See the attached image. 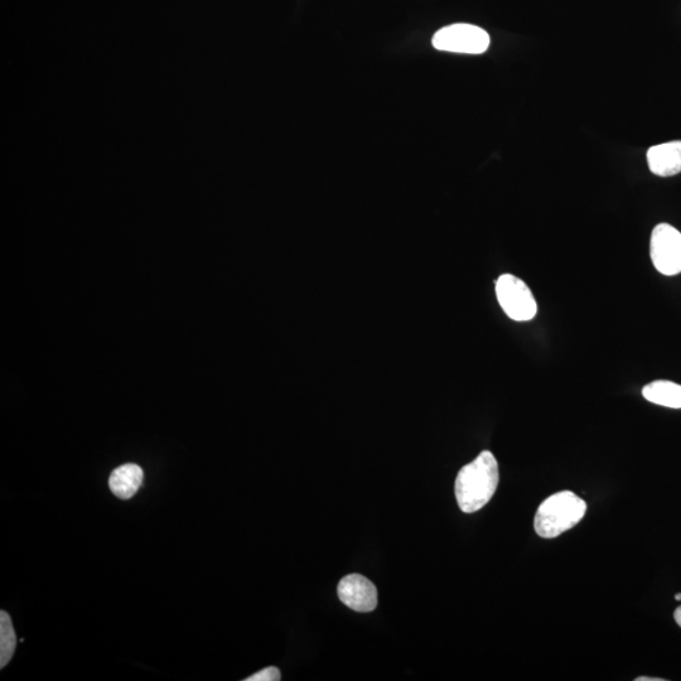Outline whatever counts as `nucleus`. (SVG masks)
<instances>
[{
    "instance_id": "obj_1",
    "label": "nucleus",
    "mask_w": 681,
    "mask_h": 681,
    "mask_svg": "<svg viewBox=\"0 0 681 681\" xmlns=\"http://www.w3.org/2000/svg\"><path fill=\"white\" fill-rule=\"evenodd\" d=\"M499 480V463L490 451L481 452L463 467L456 480V499L463 513H477L489 504Z\"/></svg>"
},
{
    "instance_id": "obj_2",
    "label": "nucleus",
    "mask_w": 681,
    "mask_h": 681,
    "mask_svg": "<svg viewBox=\"0 0 681 681\" xmlns=\"http://www.w3.org/2000/svg\"><path fill=\"white\" fill-rule=\"evenodd\" d=\"M587 504L571 491H562L548 497L536 511V534L553 539L571 530L584 518Z\"/></svg>"
},
{
    "instance_id": "obj_3",
    "label": "nucleus",
    "mask_w": 681,
    "mask_h": 681,
    "mask_svg": "<svg viewBox=\"0 0 681 681\" xmlns=\"http://www.w3.org/2000/svg\"><path fill=\"white\" fill-rule=\"evenodd\" d=\"M496 296L506 316L513 321L528 322L538 313V304L528 284L513 274L497 279Z\"/></svg>"
},
{
    "instance_id": "obj_4",
    "label": "nucleus",
    "mask_w": 681,
    "mask_h": 681,
    "mask_svg": "<svg viewBox=\"0 0 681 681\" xmlns=\"http://www.w3.org/2000/svg\"><path fill=\"white\" fill-rule=\"evenodd\" d=\"M490 36L482 28L468 23L443 27L433 36V47L438 51L481 55L489 50Z\"/></svg>"
},
{
    "instance_id": "obj_5",
    "label": "nucleus",
    "mask_w": 681,
    "mask_h": 681,
    "mask_svg": "<svg viewBox=\"0 0 681 681\" xmlns=\"http://www.w3.org/2000/svg\"><path fill=\"white\" fill-rule=\"evenodd\" d=\"M652 264L659 273L673 277L681 273V233L674 226L660 224L652 230Z\"/></svg>"
},
{
    "instance_id": "obj_6",
    "label": "nucleus",
    "mask_w": 681,
    "mask_h": 681,
    "mask_svg": "<svg viewBox=\"0 0 681 681\" xmlns=\"http://www.w3.org/2000/svg\"><path fill=\"white\" fill-rule=\"evenodd\" d=\"M337 592L341 602L356 612H371L378 606V589L361 574H350L342 578Z\"/></svg>"
},
{
    "instance_id": "obj_7",
    "label": "nucleus",
    "mask_w": 681,
    "mask_h": 681,
    "mask_svg": "<svg viewBox=\"0 0 681 681\" xmlns=\"http://www.w3.org/2000/svg\"><path fill=\"white\" fill-rule=\"evenodd\" d=\"M647 163L656 176L678 175L681 172V140L651 147L647 151Z\"/></svg>"
},
{
    "instance_id": "obj_8",
    "label": "nucleus",
    "mask_w": 681,
    "mask_h": 681,
    "mask_svg": "<svg viewBox=\"0 0 681 681\" xmlns=\"http://www.w3.org/2000/svg\"><path fill=\"white\" fill-rule=\"evenodd\" d=\"M144 473L142 468L134 463H127L114 470L109 478L111 492L119 499L127 500L137 494L143 484Z\"/></svg>"
},
{
    "instance_id": "obj_9",
    "label": "nucleus",
    "mask_w": 681,
    "mask_h": 681,
    "mask_svg": "<svg viewBox=\"0 0 681 681\" xmlns=\"http://www.w3.org/2000/svg\"><path fill=\"white\" fill-rule=\"evenodd\" d=\"M642 395L650 403L671 409H681V385L673 381L656 380L642 389Z\"/></svg>"
},
{
    "instance_id": "obj_10",
    "label": "nucleus",
    "mask_w": 681,
    "mask_h": 681,
    "mask_svg": "<svg viewBox=\"0 0 681 681\" xmlns=\"http://www.w3.org/2000/svg\"><path fill=\"white\" fill-rule=\"evenodd\" d=\"M17 647L16 631L11 617L6 611L0 612V668L4 669L11 661Z\"/></svg>"
},
{
    "instance_id": "obj_11",
    "label": "nucleus",
    "mask_w": 681,
    "mask_h": 681,
    "mask_svg": "<svg viewBox=\"0 0 681 681\" xmlns=\"http://www.w3.org/2000/svg\"><path fill=\"white\" fill-rule=\"evenodd\" d=\"M280 679H282L280 670L275 668V666H269V668H265L262 671H259V673L249 676L245 681H279Z\"/></svg>"
},
{
    "instance_id": "obj_12",
    "label": "nucleus",
    "mask_w": 681,
    "mask_h": 681,
    "mask_svg": "<svg viewBox=\"0 0 681 681\" xmlns=\"http://www.w3.org/2000/svg\"><path fill=\"white\" fill-rule=\"evenodd\" d=\"M674 618L675 621L678 622V625L681 627V606L678 608V610L675 611Z\"/></svg>"
},
{
    "instance_id": "obj_13",
    "label": "nucleus",
    "mask_w": 681,
    "mask_h": 681,
    "mask_svg": "<svg viewBox=\"0 0 681 681\" xmlns=\"http://www.w3.org/2000/svg\"><path fill=\"white\" fill-rule=\"evenodd\" d=\"M637 681H663V679H655V678H637Z\"/></svg>"
},
{
    "instance_id": "obj_14",
    "label": "nucleus",
    "mask_w": 681,
    "mask_h": 681,
    "mask_svg": "<svg viewBox=\"0 0 681 681\" xmlns=\"http://www.w3.org/2000/svg\"><path fill=\"white\" fill-rule=\"evenodd\" d=\"M675 600H676V601H681V593L676 594Z\"/></svg>"
}]
</instances>
